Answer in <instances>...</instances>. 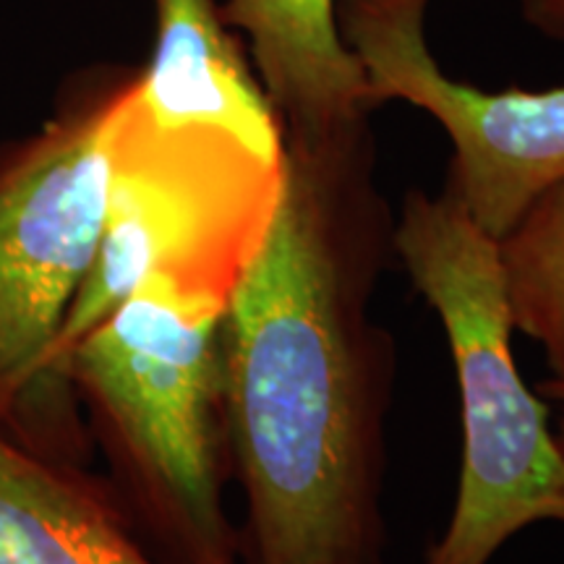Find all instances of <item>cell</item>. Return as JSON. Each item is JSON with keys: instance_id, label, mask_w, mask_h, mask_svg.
Instances as JSON below:
<instances>
[{"instance_id": "ba28073f", "label": "cell", "mask_w": 564, "mask_h": 564, "mask_svg": "<svg viewBox=\"0 0 564 564\" xmlns=\"http://www.w3.org/2000/svg\"><path fill=\"white\" fill-rule=\"evenodd\" d=\"M154 53L139 89L154 121L220 126L267 158H282V126L220 3L154 0Z\"/></svg>"}, {"instance_id": "6da1fadb", "label": "cell", "mask_w": 564, "mask_h": 564, "mask_svg": "<svg viewBox=\"0 0 564 564\" xmlns=\"http://www.w3.org/2000/svg\"><path fill=\"white\" fill-rule=\"evenodd\" d=\"M371 121L282 137L278 217L223 316L241 564H384L392 335L371 301L394 257Z\"/></svg>"}, {"instance_id": "7c38bea8", "label": "cell", "mask_w": 564, "mask_h": 564, "mask_svg": "<svg viewBox=\"0 0 564 564\" xmlns=\"http://www.w3.org/2000/svg\"><path fill=\"white\" fill-rule=\"evenodd\" d=\"M539 394L546 400V403H554L560 408V419H556V444H560L562 455H564V382H556V379H546V382L539 384Z\"/></svg>"}, {"instance_id": "8fae6325", "label": "cell", "mask_w": 564, "mask_h": 564, "mask_svg": "<svg viewBox=\"0 0 564 564\" xmlns=\"http://www.w3.org/2000/svg\"><path fill=\"white\" fill-rule=\"evenodd\" d=\"M520 6L533 30L564 40V0H520Z\"/></svg>"}, {"instance_id": "277c9868", "label": "cell", "mask_w": 564, "mask_h": 564, "mask_svg": "<svg viewBox=\"0 0 564 564\" xmlns=\"http://www.w3.org/2000/svg\"><path fill=\"white\" fill-rule=\"evenodd\" d=\"M392 243L440 316L460 392L455 510L423 564H489L528 525H564V455L546 400L528 390L514 364L497 241L444 183L436 196H405Z\"/></svg>"}, {"instance_id": "5b68a950", "label": "cell", "mask_w": 564, "mask_h": 564, "mask_svg": "<svg viewBox=\"0 0 564 564\" xmlns=\"http://www.w3.org/2000/svg\"><path fill=\"white\" fill-rule=\"evenodd\" d=\"M139 89L141 76L112 131L100 251L70 303L58 364L147 280L228 308L278 217L282 158L220 126L154 121Z\"/></svg>"}, {"instance_id": "30bf717a", "label": "cell", "mask_w": 564, "mask_h": 564, "mask_svg": "<svg viewBox=\"0 0 564 564\" xmlns=\"http://www.w3.org/2000/svg\"><path fill=\"white\" fill-rule=\"evenodd\" d=\"M512 329L544 350L564 382V183L541 194L497 241Z\"/></svg>"}, {"instance_id": "3957f363", "label": "cell", "mask_w": 564, "mask_h": 564, "mask_svg": "<svg viewBox=\"0 0 564 564\" xmlns=\"http://www.w3.org/2000/svg\"><path fill=\"white\" fill-rule=\"evenodd\" d=\"M139 76L87 70L37 131L0 147V423L61 463L87 465L91 447L58 348L100 251L112 131Z\"/></svg>"}, {"instance_id": "52a82bcc", "label": "cell", "mask_w": 564, "mask_h": 564, "mask_svg": "<svg viewBox=\"0 0 564 564\" xmlns=\"http://www.w3.org/2000/svg\"><path fill=\"white\" fill-rule=\"evenodd\" d=\"M225 26L249 40V61L282 137L319 139L371 121L364 66L343 42L337 0H223Z\"/></svg>"}, {"instance_id": "9c48e42d", "label": "cell", "mask_w": 564, "mask_h": 564, "mask_svg": "<svg viewBox=\"0 0 564 564\" xmlns=\"http://www.w3.org/2000/svg\"><path fill=\"white\" fill-rule=\"evenodd\" d=\"M0 564H162L108 478L37 453L0 423Z\"/></svg>"}, {"instance_id": "8992f818", "label": "cell", "mask_w": 564, "mask_h": 564, "mask_svg": "<svg viewBox=\"0 0 564 564\" xmlns=\"http://www.w3.org/2000/svg\"><path fill=\"white\" fill-rule=\"evenodd\" d=\"M432 0H337L343 42L373 108L403 100L453 141L447 186L494 241L564 183V87L486 91L444 74L426 40Z\"/></svg>"}, {"instance_id": "7a4b0ae2", "label": "cell", "mask_w": 564, "mask_h": 564, "mask_svg": "<svg viewBox=\"0 0 564 564\" xmlns=\"http://www.w3.org/2000/svg\"><path fill=\"white\" fill-rule=\"evenodd\" d=\"M225 312L147 280L61 364L131 531L162 564H241L225 507Z\"/></svg>"}]
</instances>
